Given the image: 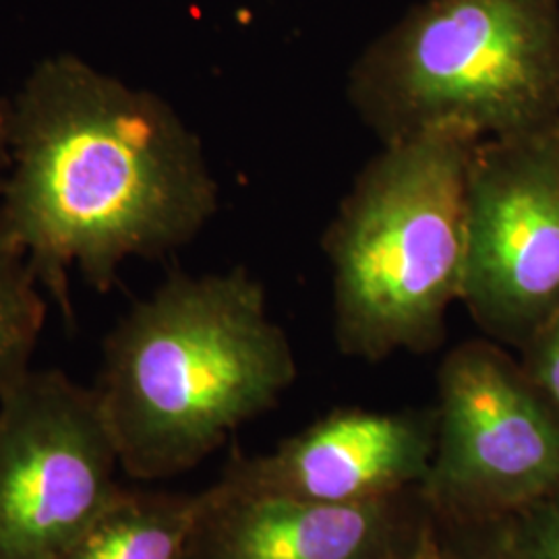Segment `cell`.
<instances>
[{
	"label": "cell",
	"instance_id": "6da1fadb",
	"mask_svg": "<svg viewBox=\"0 0 559 559\" xmlns=\"http://www.w3.org/2000/svg\"><path fill=\"white\" fill-rule=\"evenodd\" d=\"M9 106L0 226L67 318L71 272L106 290L124 261L175 251L216 216L203 143L158 94L57 55Z\"/></svg>",
	"mask_w": 559,
	"mask_h": 559
},
{
	"label": "cell",
	"instance_id": "7a4b0ae2",
	"mask_svg": "<svg viewBox=\"0 0 559 559\" xmlns=\"http://www.w3.org/2000/svg\"><path fill=\"white\" fill-rule=\"evenodd\" d=\"M297 380L286 332L247 270L173 276L104 342L94 385L119 466L166 479L198 466Z\"/></svg>",
	"mask_w": 559,
	"mask_h": 559
},
{
	"label": "cell",
	"instance_id": "3957f363",
	"mask_svg": "<svg viewBox=\"0 0 559 559\" xmlns=\"http://www.w3.org/2000/svg\"><path fill=\"white\" fill-rule=\"evenodd\" d=\"M346 96L381 145L559 124V0H420L365 46Z\"/></svg>",
	"mask_w": 559,
	"mask_h": 559
},
{
	"label": "cell",
	"instance_id": "277c9868",
	"mask_svg": "<svg viewBox=\"0 0 559 559\" xmlns=\"http://www.w3.org/2000/svg\"><path fill=\"white\" fill-rule=\"evenodd\" d=\"M473 145L448 135L381 145L340 201L321 249L346 357L383 360L440 346L462 293Z\"/></svg>",
	"mask_w": 559,
	"mask_h": 559
},
{
	"label": "cell",
	"instance_id": "5b68a950",
	"mask_svg": "<svg viewBox=\"0 0 559 559\" xmlns=\"http://www.w3.org/2000/svg\"><path fill=\"white\" fill-rule=\"evenodd\" d=\"M436 450L423 493L460 524L559 491V415L498 344L462 342L440 367Z\"/></svg>",
	"mask_w": 559,
	"mask_h": 559
},
{
	"label": "cell",
	"instance_id": "8992f818",
	"mask_svg": "<svg viewBox=\"0 0 559 559\" xmlns=\"http://www.w3.org/2000/svg\"><path fill=\"white\" fill-rule=\"evenodd\" d=\"M556 129L480 141L468 160L460 302L520 350L559 313Z\"/></svg>",
	"mask_w": 559,
	"mask_h": 559
},
{
	"label": "cell",
	"instance_id": "52a82bcc",
	"mask_svg": "<svg viewBox=\"0 0 559 559\" xmlns=\"http://www.w3.org/2000/svg\"><path fill=\"white\" fill-rule=\"evenodd\" d=\"M94 388L29 369L0 394V559H59L119 491Z\"/></svg>",
	"mask_w": 559,
	"mask_h": 559
},
{
	"label": "cell",
	"instance_id": "ba28073f",
	"mask_svg": "<svg viewBox=\"0 0 559 559\" xmlns=\"http://www.w3.org/2000/svg\"><path fill=\"white\" fill-rule=\"evenodd\" d=\"M436 429V411H334L267 456L235 460L221 485L320 503L396 498L427 479Z\"/></svg>",
	"mask_w": 559,
	"mask_h": 559
},
{
	"label": "cell",
	"instance_id": "9c48e42d",
	"mask_svg": "<svg viewBox=\"0 0 559 559\" xmlns=\"http://www.w3.org/2000/svg\"><path fill=\"white\" fill-rule=\"evenodd\" d=\"M396 498L320 503L222 487L203 493L187 559H399Z\"/></svg>",
	"mask_w": 559,
	"mask_h": 559
},
{
	"label": "cell",
	"instance_id": "30bf717a",
	"mask_svg": "<svg viewBox=\"0 0 559 559\" xmlns=\"http://www.w3.org/2000/svg\"><path fill=\"white\" fill-rule=\"evenodd\" d=\"M203 493L119 489L59 559H187Z\"/></svg>",
	"mask_w": 559,
	"mask_h": 559
},
{
	"label": "cell",
	"instance_id": "8fae6325",
	"mask_svg": "<svg viewBox=\"0 0 559 559\" xmlns=\"http://www.w3.org/2000/svg\"><path fill=\"white\" fill-rule=\"evenodd\" d=\"M41 290L27 255L0 226V394L32 369L46 320Z\"/></svg>",
	"mask_w": 559,
	"mask_h": 559
},
{
	"label": "cell",
	"instance_id": "7c38bea8",
	"mask_svg": "<svg viewBox=\"0 0 559 559\" xmlns=\"http://www.w3.org/2000/svg\"><path fill=\"white\" fill-rule=\"evenodd\" d=\"M512 559H559V491L493 520Z\"/></svg>",
	"mask_w": 559,
	"mask_h": 559
},
{
	"label": "cell",
	"instance_id": "4fadbf2b",
	"mask_svg": "<svg viewBox=\"0 0 559 559\" xmlns=\"http://www.w3.org/2000/svg\"><path fill=\"white\" fill-rule=\"evenodd\" d=\"M522 369L559 415V313L522 348Z\"/></svg>",
	"mask_w": 559,
	"mask_h": 559
},
{
	"label": "cell",
	"instance_id": "5bb4252c",
	"mask_svg": "<svg viewBox=\"0 0 559 559\" xmlns=\"http://www.w3.org/2000/svg\"><path fill=\"white\" fill-rule=\"evenodd\" d=\"M491 535L487 539L477 540V545H471L459 559H512L501 543L496 522H491Z\"/></svg>",
	"mask_w": 559,
	"mask_h": 559
},
{
	"label": "cell",
	"instance_id": "9a60e30c",
	"mask_svg": "<svg viewBox=\"0 0 559 559\" xmlns=\"http://www.w3.org/2000/svg\"><path fill=\"white\" fill-rule=\"evenodd\" d=\"M399 559H445L441 554L440 543L433 537V533L423 531L413 543L404 549Z\"/></svg>",
	"mask_w": 559,
	"mask_h": 559
},
{
	"label": "cell",
	"instance_id": "2e32d148",
	"mask_svg": "<svg viewBox=\"0 0 559 559\" xmlns=\"http://www.w3.org/2000/svg\"><path fill=\"white\" fill-rule=\"evenodd\" d=\"M9 154H11V106L9 100L0 98V191L9 170Z\"/></svg>",
	"mask_w": 559,
	"mask_h": 559
},
{
	"label": "cell",
	"instance_id": "e0dca14e",
	"mask_svg": "<svg viewBox=\"0 0 559 559\" xmlns=\"http://www.w3.org/2000/svg\"><path fill=\"white\" fill-rule=\"evenodd\" d=\"M556 135H558V143H559V124H558V129H556Z\"/></svg>",
	"mask_w": 559,
	"mask_h": 559
}]
</instances>
